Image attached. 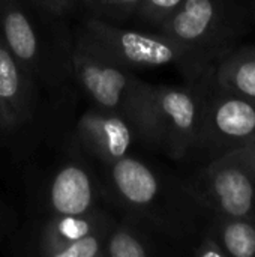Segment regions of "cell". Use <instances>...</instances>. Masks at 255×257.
I'll return each mask as SVG.
<instances>
[{"mask_svg": "<svg viewBox=\"0 0 255 257\" xmlns=\"http://www.w3.org/2000/svg\"><path fill=\"white\" fill-rule=\"evenodd\" d=\"M75 41L131 71L177 65L188 80H194L212 63L203 54L159 32L123 29L96 17L86 18Z\"/></svg>", "mask_w": 255, "mask_h": 257, "instance_id": "6da1fadb", "label": "cell"}, {"mask_svg": "<svg viewBox=\"0 0 255 257\" xmlns=\"http://www.w3.org/2000/svg\"><path fill=\"white\" fill-rule=\"evenodd\" d=\"M69 69L93 107L128 117L144 142L153 84L140 80L131 69L99 56L77 41L69 53Z\"/></svg>", "mask_w": 255, "mask_h": 257, "instance_id": "7a4b0ae2", "label": "cell"}, {"mask_svg": "<svg viewBox=\"0 0 255 257\" xmlns=\"http://www.w3.org/2000/svg\"><path fill=\"white\" fill-rule=\"evenodd\" d=\"M212 63L185 86H153L144 142L173 160L198 148Z\"/></svg>", "mask_w": 255, "mask_h": 257, "instance_id": "3957f363", "label": "cell"}, {"mask_svg": "<svg viewBox=\"0 0 255 257\" xmlns=\"http://www.w3.org/2000/svg\"><path fill=\"white\" fill-rule=\"evenodd\" d=\"M158 32L213 62L246 32V17L234 0H183Z\"/></svg>", "mask_w": 255, "mask_h": 257, "instance_id": "277c9868", "label": "cell"}, {"mask_svg": "<svg viewBox=\"0 0 255 257\" xmlns=\"http://www.w3.org/2000/svg\"><path fill=\"white\" fill-rule=\"evenodd\" d=\"M32 0H0V35L17 60L35 77L45 83H54L60 65L57 53L50 41L47 18Z\"/></svg>", "mask_w": 255, "mask_h": 257, "instance_id": "5b68a950", "label": "cell"}, {"mask_svg": "<svg viewBox=\"0 0 255 257\" xmlns=\"http://www.w3.org/2000/svg\"><path fill=\"white\" fill-rule=\"evenodd\" d=\"M185 188L215 215L255 217V179L236 151L213 158Z\"/></svg>", "mask_w": 255, "mask_h": 257, "instance_id": "8992f818", "label": "cell"}, {"mask_svg": "<svg viewBox=\"0 0 255 257\" xmlns=\"http://www.w3.org/2000/svg\"><path fill=\"white\" fill-rule=\"evenodd\" d=\"M254 139L255 104L216 86L210 78L197 149H209L221 155Z\"/></svg>", "mask_w": 255, "mask_h": 257, "instance_id": "52a82bcc", "label": "cell"}, {"mask_svg": "<svg viewBox=\"0 0 255 257\" xmlns=\"http://www.w3.org/2000/svg\"><path fill=\"white\" fill-rule=\"evenodd\" d=\"M75 137L84 152L107 166L126 157L140 133L128 117L92 107L78 119Z\"/></svg>", "mask_w": 255, "mask_h": 257, "instance_id": "ba28073f", "label": "cell"}, {"mask_svg": "<svg viewBox=\"0 0 255 257\" xmlns=\"http://www.w3.org/2000/svg\"><path fill=\"white\" fill-rule=\"evenodd\" d=\"M36 80L17 60L0 35V133L23 128L33 117Z\"/></svg>", "mask_w": 255, "mask_h": 257, "instance_id": "9c48e42d", "label": "cell"}, {"mask_svg": "<svg viewBox=\"0 0 255 257\" xmlns=\"http://www.w3.org/2000/svg\"><path fill=\"white\" fill-rule=\"evenodd\" d=\"M107 173L114 196L134 214L149 215L161 200L159 176L141 160L126 155L107 164Z\"/></svg>", "mask_w": 255, "mask_h": 257, "instance_id": "30bf717a", "label": "cell"}, {"mask_svg": "<svg viewBox=\"0 0 255 257\" xmlns=\"http://www.w3.org/2000/svg\"><path fill=\"white\" fill-rule=\"evenodd\" d=\"M98 202V184L83 163L68 161L56 170L47 191L51 214H84L96 209Z\"/></svg>", "mask_w": 255, "mask_h": 257, "instance_id": "8fae6325", "label": "cell"}, {"mask_svg": "<svg viewBox=\"0 0 255 257\" xmlns=\"http://www.w3.org/2000/svg\"><path fill=\"white\" fill-rule=\"evenodd\" d=\"M213 83L255 104V44L231 47L212 63Z\"/></svg>", "mask_w": 255, "mask_h": 257, "instance_id": "7c38bea8", "label": "cell"}, {"mask_svg": "<svg viewBox=\"0 0 255 257\" xmlns=\"http://www.w3.org/2000/svg\"><path fill=\"white\" fill-rule=\"evenodd\" d=\"M113 224L114 220L99 208L84 214H51L39 229L36 250L54 244H68L90 233L110 229Z\"/></svg>", "mask_w": 255, "mask_h": 257, "instance_id": "4fadbf2b", "label": "cell"}, {"mask_svg": "<svg viewBox=\"0 0 255 257\" xmlns=\"http://www.w3.org/2000/svg\"><path fill=\"white\" fill-rule=\"evenodd\" d=\"M210 233L218 239L225 256L255 257V217L215 215Z\"/></svg>", "mask_w": 255, "mask_h": 257, "instance_id": "5bb4252c", "label": "cell"}, {"mask_svg": "<svg viewBox=\"0 0 255 257\" xmlns=\"http://www.w3.org/2000/svg\"><path fill=\"white\" fill-rule=\"evenodd\" d=\"M155 253L150 236L131 220L114 221L104 244V257H149Z\"/></svg>", "mask_w": 255, "mask_h": 257, "instance_id": "9a60e30c", "label": "cell"}, {"mask_svg": "<svg viewBox=\"0 0 255 257\" xmlns=\"http://www.w3.org/2000/svg\"><path fill=\"white\" fill-rule=\"evenodd\" d=\"M110 229L90 233L68 244H54L38 248L36 254L44 257H104V244Z\"/></svg>", "mask_w": 255, "mask_h": 257, "instance_id": "2e32d148", "label": "cell"}, {"mask_svg": "<svg viewBox=\"0 0 255 257\" xmlns=\"http://www.w3.org/2000/svg\"><path fill=\"white\" fill-rule=\"evenodd\" d=\"M140 0H81V5L87 8L92 17L119 24L135 17Z\"/></svg>", "mask_w": 255, "mask_h": 257, "instance_id": "e0dca14e", "label": "cell"}, {"mask_svg": "<svg viewBox=\"0 0 255 257\" xmlns=\"http://www.w3.org/2000/svg\"><path fill=\"white\" fill-rule=\"evenodd\" d=\"M183 0H140L135 17L141 21L159 27L180 5Z\"/></svg>", "mask_w": 255, "mask_h": 257, "instance_id": "ac0fdd59", "label": "cell"}, {"mask_svg": "<svg viewBox=\"0 0 255 257\" xmlns=\"http://www.w3.org/2000/svg\"><path fill=\"white\" fill-rule=\"evenodd\" d=\"M32 2L56 18L66 15L78 5H81L80 0H32Z\"/></svg>", "mask_w": 255, "mask_h": 257, "instance_id": "d6986e66", "label": "cell"}, {"mask_svg": "<svg viewBox=\"0 0 255 257\" xmlns=\"http://www.w3.org/2000/svg\"><path fill=\"white\" fill-rule=\"evenodd\" d=\"M194 254L197 257H227L222 247H221V244L218 242V239L212 233H207L201 239V242L195 248Z\"/></svg>", "mask_w": 255, "mask_h": 257, "instance_id": "ffe728a7", "label": "cell"}, {"mask_svg": "<svg viewBox=\"0 0 255 257\" xmlns=\"http://www.w3.org/2000/svg\"><path fill=\"white\" fill-rule=\"evenodd\" d=\"M239 155V158L242 160V163L245 164V167L249 170V173L254 176L255 179V139L252 142L246 143L245 146L234 149Z\"/></svg>", "mask_w": 255, "mask_h": 257, "instance_id": "44dd1931", "label": "cell"}, {"mask_svg": "<svg viewBox=\"0 0 255 257\" xmlns=\"http://www.w3.org/2000/svg\"><path fill=\"white\" fill-rule=\"evenodd\" d=\"M6 227V221H5V209L3 205L0 203V235L3 233V229Z\"/></svg>", "mask_w": 255, "mask_h": 257, "instance_id": "7402d4cb", "label": "cell"}, {"mask_svg": "<svg viewBox=\"0 0 255 257\" xmlns=\"http://www.w3.org/2000/svg\"><path fill=\"white\" fill-rule=\"evenodd\" d=\"M254 15H255V2H254Z\"/></svg>", "mask_w": 255, "mask_h": 257, "instance_id": "603a6c76", "label": "cell"}, {"mask_svg": "<svg viewBox=\"0 0 255 257\" xmlns=\"http://www.w3.org/2000/svg\"><path fill=\"white\" fill-rule=\"evenodd\" d=\"M80 3H81V0H80Z\"/></svg>", "mask_w": 255, "mask_h": 257, "instance_id": "cb8c5ba5", "label": "cell"}]
</instances>
